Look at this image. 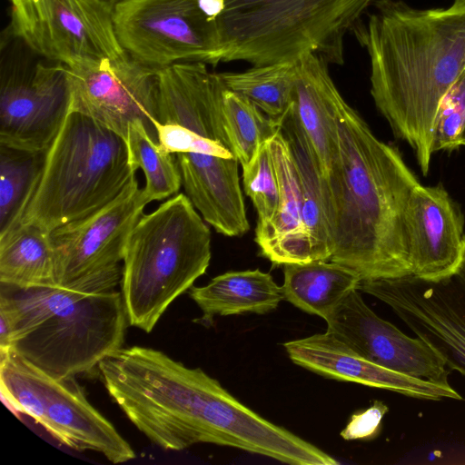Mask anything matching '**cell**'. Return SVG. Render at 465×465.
Returning <instances> with one entry per match:
<instances>
[{"instance_id":"obj_7","label":"cell","mask_w":465,"mask_h":465,"mask_svg":"<svg viewBox=\"0 0 465 465\" xmlns=\"http://www.w3.org/2000/svg\"><path fill=\"white\" fill-rule=\"evenodd\" d=\"M3 397L15 411L75 450H93L117 464L135 453L115 427L87 400L75 377L55 379L13 352L0 353Z\"/></svg>"},{"instance_id":"obj_21","label":"cell","mask_w":465,"mask_h":465,"mask_svg":"<svg viewBox=\"0 0 465 465\" xmlns=\"http://www.w3.org/2000/svg\"><path fill=\"white\" fill-rule=\"evenodd\" d=\"M190 296L201 309V322L205 324L212 323L215 316L265 314L283 299L282 287L259 269L220 274L204 286H193Z\"/></svg>"},{"instance_id":"obj_29","label":"cell","mask_w":465,"mask_h":465,"mask_svg":"<svg viewBox=\"0 0 465 465\" xmlns=\"http://www.w3.org/2000/svg\"><path fill=\"white\" fill-rule=\"evenodd\" d=\"M465 129V74L443 98L437 117L434 153L452 152L461 146Z\"/></svg>"},{"instance_id":"obj_5","label":"cell","mask_w":465,"mask_h":465,"mask_svg":"<svg viewBox=\"0 0 465 465\" xmlns=\"http://www.w3.org/2000/svg\"><path fill=\"white\" fill-rule=\"evenodd\" d=\"M375 0H225L217 18L222 62L343 64V39Z\"/></svg>"},{"instance_id":"obj_6","label":"cell","mask_w":465,"mask_h":465,"mask_svg":"<svg viewBox=\"0 0 465 465\" xmlns=\"http://www.w3.org/2000/svg\"><path fill=\"white\" fill-rule=\"evenodd\" d=\"M134 178L125 140L97 121L70 112L46 151L22 223L51 232L107 205Z\"/></svg>"},{"instance_id":"obj_20","label":"cell","mask_w":465,"mask_h":465,"mask_svg":"<svg viewBox=\"0 0 465 465\" xmlns=\"http://www.w3.org/2000/svg\"><path fill=\"white\" fill-rule=\"evenodd\" d=\"M295 163L302 193V239L311 261L330 260L331 235L322 175L310 142L292 108L278 119Z\"/></svg>"},{"instance_id":"obj_17","label":"cell","mask_w":465,"mask_h":465,"mask_svg":"<svg viewBox=\"0 0 465 465\" xmlns=\"http://www.w3.org/2000/svg\"><path fill=\"white\" fill-rule=\"evenodd\" d=\"M185 194L203 220L226 236L250 228L240 186L238 161L193 153L174 154Z\"/></svg>"},{"instance_id":"obj_31","label":"cell","mask_w":465,"mask_h":465,"mask_svg":"<svg viewBox=\"0 0 465 465\" xmlns=\"http://www.w3.org/2000/svg\"><path fill=\"white\" fill-rule=\"evenodd\" d=\"M388 407L380 401H375L368 409L351 415L341 436L347 440H371L378 435L381 420Z\"/></svg>"},{"instance_id":"obj_4","label":"cell","mask_w":465,"mask_h":465,"mask_svg":"<svg viewBox=\"0 0 465 465\" xmlns=\"http://www.w3.org/2000/svg\"><path fill=\"white\" fill-rule=\"evenodd\" d=\"M185 193L140 217L129 234L121 292L129 324L150 332L211 261V232Z\"/></svg>"},{"instance_id":"obj_3","label":"cell","mask_w":465,"mask_h":465,"mask_svg":"<svg viewBox=\"0 0 465 465\" xmlns=\"http://www.w3.org/2000/svg\"><path fill=\"white\" fill-rule=\"evenodd\" d=\"M0 307L13 324L10 351L55 379L98 368L121 349L128 322L121 292L1 284Z\"/></svg>"},{"instance_id":"obj_15","label":"cell","mask_w":465,"mask_h":465,"mask_svg":"<svg viewBox=\"0 0 465 465\" xmlns=\"http://www.w3.org/2000/svg\"><path fill=\"white\" fill-rule=\"evenodd\" d=\"M411 275L440 282L460 272L464 252V220L445 188L419 183L405 213Z\"/></svg>"},{"instance_id":"obj_18","label":"cell","mask_w":465,"mask_h":465,"mask_svg":"<svg viewBox=\"0 0 465 465\" xmlns=\"http://www.w3.org/2000/svg\"><path fill=\"white\" fill-rule=\"evenodd\" d=\"M279 184L274 215L256 225L255 242L262 254L276 265L311 262L302 239V193L289 144L281 129L269 141Z\"/></svg>"},{"instance_id":"obj_14","label":"cell","mask_w":465,"mask_h":465,"mask_svg":"<svg viewBox=\"0 0 465 465\" xmlns=\"http://www.w3.org/2000/svg\"><path fill=\"white\" fill-rule=\"evenodd\" d=\"M325 321L327 331L367 360L398 372L450 384V369L441 354L422 339L405 334L378 316L358 289L350 292Z\"/></svg>"},{"instance_id":"obj_10","label":"cell","mask_w":465,"mask_h":465,"mask_svg":"<svg viewBox=\"0 0 465 465\" xmlns=\"http://www.w3.org/2000/svg\"><path fill=\"white\" fill-rule=\"evenodd\" d=\"M20 40V39H19ZM2 50L0 144L46 151L70 113L65 64L49 59L33 61V50Z\"/></svg>"},{"instance_id":"obj_13","label":"cell","mask_w":465,"mask_h":465,"mask_svg":"<svg viewBox=\"0 0 465 465\" xmlns=\"http://www.w3.org/2000/svg\"><path fill=\"white\" fill-rule=\"evenodd\" d=\"M358 290L386 304L450 370L465 376V286L452 277L426 282L412 275L361 282Z\"/></svg>"},{"instance_id":"obj_33","label":"cell","mask_w":465,"mask_h":465,"mask_svg":"<svg viewBox=\"0 0 465 465\" xmlns=\"http://www.w3.org/2000/svg\"><path fill=\"white\" fill-rule=\"evenodd\" d=\"M100 1L102 4H104L105 6H107L109 9H111L112 11L114 10V8L123 3V2H125L127 0H98Z\"/></svg>"},{"instance_id":"obj_9","label":"cell","mask_w":465,"mask_h":465,"mask_svg":"<svg viewBox=\"0 0 465 465\" xmlns=\"http://www.w3.org/2000/svg\"><path fill=\"white\" fill-rule=\"evenodd\" d=\"M112 15L119 44L145 66L158 70L177 63L222 62L217 19L199 0H127Z\"/></svg>"},{"instance_id":"obj_16","label":"cell","mask_w":465,"mask_h":465,"mask_svg":"<svg viewBox=\"0 0 465 465\" xmlns=\"http://www.w3.org/2000/svg\"><path fill=\"white\" fill-rule=\"evenodd\" d=\"M282 346L294 364L330 379L384 389L419 400H463L450 384L420 379L378 365L327 331L286 341Z\"/></svg>"},{"instance_id":"obj_1","label":"cell","mask_w":465,"mask_h":465,"mask_svg":"<svg viewBox=\"0 0 465 465\" xmlns=\"http://www.w3.org/2000/svg\"><path fill=\"white\" fill-rule=\"evenodd\" d=\"M371 6L367 22L351 30L370 57L371 94L427 175L440 104L465 74V2L418 9L375 0Z\"/></svg>"},{"instance_id":"obj_36","label":"cell","mask_w":465,"mask_h":465,"mask_svg":"<svg viewBox=\"0 0 465 465\" xmlns=\"http://www.w3.org/2000/svg\"><path fill=\"white\" fill-rule=\"evenodd\" d=\"M457 1H461V2H465V0H457Z\"/></svg>"},{"instance_id":"obj_23","label":"cell","mask_w":465,"mask_h":465,"mask_svg":"<svg viewBox=\"0 0 465 465\" xmlns=\"http://www.w3.org/2000/svg\"><path fill=\"white\" fill-rule=\"evenodd\" d=\"M0 282L23 289L56 286L51 232L21 223L0 236Z\"/></svg>"},{"instance_id":"obj_27","label":"cell","mask_w":465,"mask_h":465,"mask_svg":"<svg viewBox=\"0 0 465 465\" xmlns=\"http://www.w3.org/2000/svg\"><path fill=\"white\" fill-rule=\"evenodd\" d=\"M223 116L232 153L242 168L279 131L277 119L265 114L247 97L226 87L223 94Z\"/></svg>"},{"instance_id":"obj_22","label":"cell","mask_w":465,"mask_h":465,"mask_svg":"<svg viewBox=\"0 0 465 465\" xmlns=\"http://www.w3.org/2000/svg\"><path fill=\"white\" fill-rule=\"evenodd\" d=\"M283 275V299L324 320L361 282L354 271L330 260L287 263Z\"/></svg>"},{"instance_id":"obj_30","label":"cell","mask_w":465,"mask_h":465,"mask_svg":"<svg viewBox=\"0 0 465 465\" xmlns=\"http://www.w3.org/2000/svg\"><path fill=\"white\" fill-rule=\"evenodd\" d=\"M157 143L165 152L175 154L178 153H193L223 158H235L232 152L223 143L196 134L183 125L154 122Z\"/></svg>"},{"instance_id":"obj_2","label":"cell","mask_w":465,"mask_h":465,"mask_svg":"<svg viewBox=\"0 0 465 465\" xmlns=\"http://www.w3.org/2000/svg\"><path fill=\"white\" fill-rule=\"evenodd\" d=\"M337 143L322 179L330 229V261L362 281L411 275L405 213L420 183L401 152L380 140L340 97Z\"/></svg>"},{"instance_id":"obj_35","label":"cell","mask_w":465,"mask_h":465,"mask_svg":"<svg viewBox=\"0 0 465 465\" xmlns=\"http://www.w3.org/2000/svg\"><path fill=\"white\" fill-rule=\"evenodd\" d=\"M461 145L465 146V129H464L463 134H462Z\"/></svg>"},{"instance_id":"obj_8","label":"cell","mask_w":465,"mask_h":465,"mask_svg":"<svg viewBox=\"0 0 465 465\" xmlns=\"http://www.w3.org/2000/svg\"><path fill=\"white\" fill-rule=\"evenodd\" d=\"M149 203L134 178L107 205L51 232L56 287L81 292L114 290L121 282L129 234Z\"/></svg>"},{"instance_id":"obj_34","label":"cell","mask_w":465,"mask_h":465,"mask_svg":"<svg viewBox=\"0 0 465 465\" xmlns=\"http://www.w3.org/2000/svg\"><path fill=\"white\" fill-rule=\"evenodd\" d=\"M460 272L463 274V277L465 278V252H464V259H463V263H462Z\"/></svg>"},{"instance_id":"obj_25","label":"cell","mask_w":465,"mask_h":465,"mask_svg":"<svg viewBox=\"0 0 465 465\" xmlns=\"http://www.w3.org/2000/svg\"><path fill=\"white\" fill-rule=\"evenodd\" d=\"M295 69L296 62H287L218 74L227 89L247 97L268 116L279 119L292 105Z\"/></svg>"},{"instance_id":"obj_24","label":"cell","mask_w":465,"mask_h":465,"mask_svg":"<svg viewBox=\"0 0 465 465\" xmlns=\"http://www.w3.org/2000/svg\"><path fill=\"white\" fill-rule=\"evenodd\" d=\"M46 151L0 144V236L21 224L41 177Z\"/></svg>"},{"instance_id":"obj_11","label":"cell","mask_w":465,"mask_h":465,"mask_svg":"<svg viewBox=\"0 0 465 465\" xmlns=\"http://www.w3.org/2000/svg\"><path fill=\"white\" fill-rule=\"evenodd\" d=\"M9 32L40 56L65 65L116 58L113 11L98 0H9Z\"/></svg>"},{"instance_id":"obj_32","label":"cell","mask_w":465,"mask_h":465,"mask_svg":"<svg viewBox=\"0 0 465 465\" xmlns=\"http://www.w3.org/2000/svg\"><path fill=\"white\" fill-rule=\"evenodd\" d=\"M203 10L213 19H217L225 6V0H199Z\"/></svg>"},{"instance_id":"obj_26","label":"cell","mask_w":465,"mask_h":465,"mask_svg":"<svg viewBox=\"0 0 465 465\" xmlns=\"http://www.w3.org/2000/svg\"><path fill=\"white\" fill-rule=\"evenodd\" d=\"M125 142L132 170L141 169L144 174L143 192L149 202L177 194L183 184L176 159L160 147L142 122L129 125Z\"/></svg>"},{"instance_id":"obj_12","label":"cell","mask_w":465,"mask_h":465,"mask_svg":"<svg viewBox=\"0 0 465 465\" xmlns=\"http://www.w3.org/2000/svg\"><path fill=\"white\" fill-rule=\"evenodd\" d=\"M70 112L86 115L127 137L132 123L142 122L157 142V69L127 53L116 58L65 65Z\"/></svg>"},{"instance_id":"obj_19","label":"cell","mask_w":465,"mask_h":465,"mask_svg":"<svg viewBox=\"0 0 465 465\" xmlns=\"http://www.w3.org/2000/svg\"><path fill=\"white\" fill-rule=\"evenodd\" d=\"M328 63L313 54L296 61L291 108L312 148L322 179L328 173L337 143L336 106L341 96Z\"/></svg>"},{"instance_id":"obj_28","label":"cell","mask_w":465,"mask_h":465,"mask_svg":"<svg viewBox=\"0 0 465 465\" xmlns=\"http://www.w3.org/2000/svg\"><path fill=\"white\" fill-rule=\"evenodd\" d=\"M242 181L244 192L257 211V225L264 224L274 215L279 203V184L269 142L242 168Z\"/></svg>"}]
</instances>
